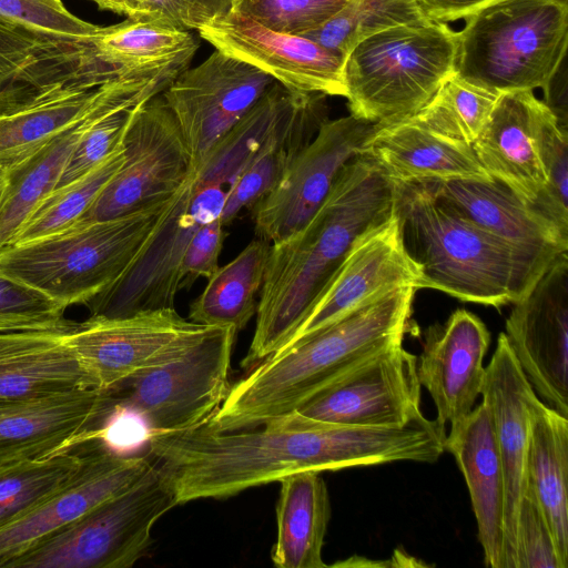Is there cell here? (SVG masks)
<instances>
[{"mask_svg": "<svg viewBox=\"0 0 568 568\" xmlns=\"http://www.w3.org/2000/svg\"><path fill=\"white\" fill-rule=\"evenodd\" d=\"M506 320V338L541 400L568 417V255L560 253Z\"/></svg>", "mask_w": 568, "mask_h": 568, "instance_id": "obj_15", "label": "cell"}, {"mask_svg": "<svg viewBox=\"0 0 568 568\" xmlns=\"http://www.w3.org/2000/svg\"><path fill=\"white\" fill-rule=\"evenodd\" d=\"M271 243L251 241L231 262L207 278L203 292L191 303L190 321L206 326L243 329L256 315Z\"/></svg>", "mask_w": 568, "mask_h": 568, "instance_id": "obj_34", "label": "cell"}, {"mask_svg": "<svg viewBox=\"0 0 568 568\" xmlns=\"http://www.w3.org/2000/svg\"><path fill=\"white\" fill-rule=\"evenodd\" d=\"M170 201L7 245L0 250V274L64 308L85 305L126 270Z\"/></svg>", "mask_w": 568, "mask_h": 568, "instance_id": "obj_6", "label": "cell"}, {"mask_svg": "<svg viewBox=\"0 0 568 568\" xmlns=\"http://www.w3.org/2000/svg\"><path fill=\"white\" fill-rule=\"evenodd\" d=\"M226 233L221 219L203 225L193 235L180 265V290L190 287L197 277L209 278L219 268Z\"/></svg>", "mask_w": 568, "mask_h": 568, "instance_id": "obj_46", "label": "cell"}, {"mask_svg": "<svg viewBox=\"0 0 568 568\" xmlns=\"http://www.w3.org/2000/svg\"><path fill=\"white\" fill-rule=\"evenodd\" d=\"M83 455L74 448L0 468V528L49 497L80 468Z\"/></svg>", "mask_w": 568, "mask_h": 568, "instance_id": "obj_39", "label": "cell"}, {"mask_svg": "<svg viewBox=\"0 0 568 568\" xmlns=\"http://www.w3.org/2000/svg\"><path fill=\"white\" fill-rule=\"evenodd\" d=\"M0 20L70 44L92 45L101 26L73 14L62 0H0Z\"/></svg>", "mask_w": 568, "mask_h": 568, "instance_id": "obj_40", "label": "cell"}, {"mask_svg": "<svg viewBox=\"0 0 568 568\" xmlns=\"http://www.w3.org/2000/svg\"><path fill=\"white\" fill-rule=\"evenodd\" d=\"M376 125L352 114L326 120L276 186L251 210L256 236L272 244L304 227L344 166L363 152Z\"/></svg>", "mask_w": 568, "mask_h": 568, "instance_id": "obj_14", "label": "cell"}, {"mask_svg": "<svg viewBox=\"0 0 568 568\" xmlns=\"http://www.w3.org/2000/svg\"><path fill=\"white\" fill-rule=\"evenodd\" d=\"M205 327L168 307L122 317L90 316L65 338L97 387L109 389L174 359Z\"/></svg>", "mask_w": 568, "mask_h": 568, "instance_id": "obj_13", "label": "cell"}, {"mask_svg": "<svg viewBox=\"0 0 568 568\" xmlns=\"http://www.w3.org/2000/svg\"><path fill=\"white\" fill-rule=\"evenodd\" d=\"M394 206L395 181L361 153L344 166L307 224L271 244L243 367L287 344L356 240L390 219Z\"/></svg>", "mask_w": 568, "mask_h": 568, "instance_id": "obj_2", "label": "cell"}, {"mask_svg": "<svg viewBox=\"0 0 568 568\" xmlns=\"http://www.w3.org/2000/svg\"><path fill=\"white\" fill-rule=\"evenodd\" d=\"M516 568H562L545 514L526 485L517 518Z\"/></svg>", "mask_w": 568, "mask_h": 568, "instance_id": "obj_44", "label": "cell"}, {"mask_svg": "<svg viewBox=\"0 0 568 568\" xmlns=\"http://www.w3.org/2000/svg\"><path fill=\"white\" fill-rule=\"evenodd\" d=\"M122 80L116 90L89 115L58 135L28 160L9 170L10 184L0 212V250L9 245L37 206L57 187L65 164L93 113L133 79Z\"/></svg>", "mask_w": 568, "mask_h": 568, "instance_id": "obj_35", "label": "cell"}, {"mask_svg": "<svg viewBox=\"0 0 568 568\" xmlns=\"http://www.w3.org/2000/svg\"><path fill=\"white\" fill-rule=\"evenodd\" d=\"M490 334L484 322L467 310H456L444 324L425 332L417 358V376L437 409V420L450 429L462 424L480 395L485 354Z\"/></svg>", "mask_w": 568, "mask_h": 568, "instance_id": "obj_22", "label": "cell"}, {"mask_svg": "<svg viewBox=\"0 0 568 568\" xmlns=\"http://www.w3.org/2000/svg\"><path fill=\"white\" fill-rule=\"evenodd\" d=\"M480 395L488 407L505 480V568H516L517 518L526 489L529 409L537 396L500 333L487 367Z\"/></svg>", "mask_w": 568, "mask_h": 568, "instance_id": "obj_21", "label": "cell"}, {"mask_svg": "<svg viewBox=\"0 0 568 568\" xmlns=\"http://www.w3.org/2000/svg\"><path fill=\"white\" fill-rule=\"evenodd\" d=\"M326 95L288 89L262 141L227 190L221 222L251 211L283 178L300 152L328 120Z\"/></svg>", "mask_w": 568, "mask_h": 568, "instance_id": "obj_24", "label": "cell"}, {"mask_svg": "<svg viewBox=\"0 0 568 568\" xmlns=\"http://www.w3.org/2000/svg\"><path fill=\"white\" fill-rule=\"evenodd\" d=\"M428 433L420 418L400 425L316 422L295 412L258 426L215 432L150 433L149 457L166 476L178 505L222 499L300 471L338 470L399 460L423 462Z\"/></svg>", "mask_w": 568, "mask_h": 568, "instance_id": "obj_1", "label": "cell"}, {"mask_svg": "<svg viewBox=\"0 0 568 568\" xmlns=\"http://www.w3.org/2000/svg\"><path fill=\"white\" fill-rule=\"evenodd\" d=\"M142 22L199 31L232 12L236 0H136Z\"/></svg>", "mask_w": 568, "mask_h": 568, "instance_id": "obj_45", "label": "cell"}, {"mask_svg": "<svg viewBox=\"0 0 568 568\" xmlns=\"http://www.w3.org/2000/svg\"><path fill=\"white\" fill-rule=\"evenodd\" d=\"M236 331L206 326L178 357L115 388L121 414L138 416L150 433L206 424L232 386L231 356Z\"/></svg>", "mask_w": 568, "mask_h": 568, "instance_id": "obj_10", "label": "cell"}, {"mask_svg": "<svg viewBox=\"0 0 568 568\" xmlns=\"http://www.w3.org/2000/svg\"><path fill=\"white\" fill-rule=\"evenodd\" d=\"M123 145L124 163L75 224L165 203L195 172L179 125L161 93L135 109Z\"/></svg>", "mask_w": 568, "mask_h": 568, "instance_id": "obj_11", "label": "cell"}, {"mask_svg": "<svg viewBox=\"0 0 568 568\" xmlns=\"http://www.w3.org/2000/svg\"><path fill=\"white\" fill-rule=\"evenodd\" d=\"M100 10L111 11L133 21H142V13L136 0H90Z\"/></svg>", "mask_w": 568, "mask_h": 568, "instance_id": "obj_48", "label": "cell"}, {"mask_svg": "<svg viewBox=\"0 0 568 568\" xmlns=\"http://www.w3.org/2000/svg\"><path fill=\"white\" fill-rule=\"evenodd\" d=\"M278 483L273 564L278 568L326 567L322 550L331 503L323 477L318 471H300Z\"/></svg>", "mask_w": 568, "mask_h": 568, "instance_id": "obj_32", "label": "cell"}, {"mask_svg": "<svg viewBox=\"0 0 568 568\" xmlns=\"http://www.w3.org/2000/svg\"><path fill=\"white\" fill-rule=\"evenodd\" d=\"M541 156L546 183L528 205L568 239V133L556 116L545 128Z\"/></svg>", "mask_w": 568, "mask_h": 568, "instance_id": "obj_41", "label": "cell"}, {"mask_svg": "<svg viewBox=\"0 0 568 568\" xmlns=\"http://www.w3.org/2000/svg\"><path fill=\"white\" fill-rule=\"evenodd\" d=\"M120 414L114 388L0 403V468L104 440Z\"/></svg>", "mask_w": 568, "mask_h": 568, "instance_id": "obj_16", "label": "cell"}, {"mask_svg": "<svg viewBox=\"0 0 568 568\" xmlns=\"http://www.w3.org/2000/svg\"><path fill=\"white\" fill-rule=\"evenodd\" d=\"M556 116L532 90L501 92L471 143L484 170L531 202L546 183L541 140L548 121Z\"/></svg>", "mask_w": 568, "mask_h": 568, "instance_id": "obj_23", "label": "cell"}, {"mask_svg": "<svg viewBox=\"0 0 568 568\" xmlns=\"http://www.w3.org/2000/svg\"><path fill=\"white\" fill-rule=\"evenodd\" d=\"M349 0H236L232 12L274 31L298 34L317 28Z\"/></svg>", "mask_w": 568, "mask_h": 568, "instance_id": "obj_43", "label": "cell"}, {"mask_svg": "<svg viewBox=\"0 0 568 568\" xmlns=\"http://www.w3.org/2000/svg\"><path fill=\"white\" fill-rule=\"evenodd\" d=\"M362 153L394 181L491 179L471 144L446 139L410 120L377 124Z\"/></svg>", "mask_w": 568, "mask_h": 568, "instance_id": "obj_30", "label": "cell"}, {"mask_svg": "<svg viewBox=\"0 0 568 568\" xmlns=\"http://www.w3.org/2000/svg\"><path fill=\"white\" fill-rule=\"evenodd\" d=\"M64 307L41 292L0 274V333L69 329Z\"/></svg>", "mask_w": 568, "mask_h": 568, "instance_id": "obj_42", "label": "cell"}, {"mask_svg": "<svg viewBox=\"0 0 568 568\" xmlns=\"http://www.w3.org/2000/svg\"><path fill=\"white\" fill-rule=\"evenodd\" d=\"M10 184L9 170L0 165V212L4 205Z\"/></svg>", "mask_w": 568, "mask_h": 568, "instance_id": "obj_49", "label": "cell"}, {"mask_svg": "<svg viewBox=\"0 0 568 568\" xmlns=\"http://www.w3.org/2000/svg\"><path fill=\"white\" fill-rule=\"evenodd\" d=\"M92 45L70 44L0 20V109L59 82L99 79Z\"/></svg>", "mask_w": 568, "mask_h": 568, "instance_id": "obj_28", "label": "cell"}, {"mask_svg": "<svg viewBox=\"0 0 568 568\" xmlns=\"http://www.w3.org/2000/svg\"><path fill=\"white\" fill-rule=\"evenodd\" d=\"M97 59L116 77L189 68L200 47L191 31L126 19L101 26L92 40Z\"/></svg>", "mask_w": 568, "mask_h": 568, "instance_id": "obj_33", "label": "cell"}, {"mask_svg": "<svg viewBox=\"0 0 568 568\" xmlns=\"http://www.w3.org/2000/svg\"><path fill=\"white\" fill-rule=\"evenodd\" d=\"M274 81L254 65L215 49L201 64L179 73L161 92L195 172Z\"/></svg>", "mask_w": 568, "mask_h": 568, "instance_id": "obj_12", "label": "cell"}, {"mask_svg": "<svg viewBox=\"0 0 568 568\" xmlns=\"http://www.w3.org/2000/svg\"><path fill=\"white\" fill-rule=\"evenodd\" d=\"M293 412L307 419L344 425L404 424L422 413L417 357L403 344L387 347Z\"/></svg>", "mask_w": 568, "mask_h": 568, "instance_id": "obj_17", "label": "cell"}, {"mask_svg": "<svg viewBox=\"0 0 568 568\" xmlns=\"http://www.w3.org/2000/svg\"><path fill=\"white\" fill-rule=\"evenodd\" d=\"M457 50L458 32L433 21L364 38L344 63L351 114L379 125L414 116L455 72Z\"/></svg>", "mask_w": 568, "mask_h": 568, "instance_id": "obj_5", "label": "cell"}, {"mask_svg": "<svg viewBox=\"0 0 568 568\" xmlns=\"http://www.w3.org/2000/svg\"><path fill=\"white\" fill-rule=\"evenodd\" d=\"M429 21L416 0H349L317 28L298 33L346 58L364 38L378 31Z\"/></svg>", "mask_w": 568, "mask_h": 568, "instance_id": "obj_36", "label": "cell"}, {"mask_svg": "<svg viewBox=\"0 0 568 568\" xmlns=\"http://www.w3.org/2000/svg\"><path fill=\"white\" fill-rule=\"evenodd\" d=\"M464 475L477 521L485 565L505 568V480L493 418L481 402L445 439Z\"/></svg>", "mask_w": 568, "mask_h": 568, "instance_id": "obj_27", "label": "cell"}, {"mask_svg": "<svg viewBox=\"0 0 568 568\" xmlns=\"http://www.w3.org/2000/svg\"><path fill=\"white\" fill-rule=\"evenodd\" d=\"M568 419L536 396L529 409L526 485L550 527L562 568L568 567Z\"/></svg>", "mask_w": 568, "mask_h": 568, "instance_id": "obj_31", "label": "cell"}, {"mask_svg": "<svg viewBox=\"0 0 568 568\" xmlns=\"http://www.w3.org/2000/svg\"><path fill=\"white\" fill-rule=\"evenodd\" d=\"M197 32L216 50L254 65L288 89L345 98V57L310 39L271 30L235 12Z\"/></svg>", "mask_w": 568, "mask_h": 568, "instance_id": "obj_19", "label": "cell"}, {"mask_svg": "<svg viewBox=\"0 0 568 568\" xmlns=\"http://www.w3.org/2000/svg\"><path fill=\"white\" fill-rule=\"evenodd\" d=\"M144 455L90 448L78 471L30 511L0 528V568L125 490L153 466Z\"/></svg>", "mask_w": 568, "mask_h": 568, "instance_id": "obj_18", "label": "cell"}, {"mask_svg": "<svg viewBox=\"0 0 568 568\" xmlns=\"http://www.w3.org/2000/svg\"><path fill=\"white\" fill-rule=\"evenodd\" d=\"M69 329L0 333V403L97 387L67 342Z\"/></svg>", "mask_w": 568, "mask_h": 568, "instance_id": "obj_29", "label": "cell"}, {"mask_svg": "<svg viewBox=\"0 0 568 568\" xmlns=\"http://www.w3.org/2000/svg\"><path fill=\"white\" fill-rule=\"evenodd\" d=\"M498 95L465 81L454 72L429 102L407 120L446 139L471 144L484 128Z\"/></svg>", "mask_w": 568, "mask_h": 568, "instance_id": "obj_38", "label": "cell"}, {"mask_svg": "<svg viewBox=\"0 0 568 568\" xmlns=\"http://www.w3.org/2000/svg\"><path fill=\"white\" fill-rule=\"evenodd\" d=\"M124 160L125 149L122 141L106 159L88 173L54 189L37 206L9 245L30 242L75 224L116 174Z\"/></svg>", "mask_w": 568, "mask_h": 568, "instance_id": "obj_37", "label": "cell"}, {"mask_svg": "<svg viewBox=\"0 0 568 568\" xmlns=\"http://www.w3.org/2000/svg\"><path fill=\"white\" fill-rule=\"evenodd\" d=\"M419 281V267L405 250L394 206L390 219L356 240L284 347L317 333L351 311L396 288L418 290Z\"/></svg>", "mask_w": 568, "mask_h": 568, "instance_id": "obj_20", "label": "cell"}, {"mask_svg": "<svg viewBox=\"0 0 568 568\" xmlns=\"http://www.w3.org/2000/svg\"><path fill=\"white\" fill-rule=\"evenodd\" d=\"M416 291L396 288L254 365L204 425L233 432L290 414L363 361L403 344Z\"/></svg>", "mask_w": 568, "mask_h": 568, "instance_id": "obj_3", "label": "cell"}, {"mask_svg": "<svg viewBox=\"0 0 568 568\" xmlns=\"http://www.w3.org/2000/svg\"><path fill=\"white\" fill-rule=\"evenodd\" d=\"M403 244L419 288L500 307L520 300L557 257L499 240L436 199L420 182L395 181Z\"/></svg>", "mask_w": 568, "mask_h": 568, "instance_id": "obj_4", "label": "cell"}, {"mask_svg": "<svg viewBox=\"0 0 568 568\" xmlns=\"http://www.w3.org/2000/svg\"><path fill=\"white\" fill-rule=\"evenodd\" d=\"M175 506L171 484L154 462L132 486L13 558L4 568L132 567L149 555L154 524Z\"/></svg>", "mask_w": 568, "mask_h": 568, "instance_id": "obj_8", "label": "cell"}, {"mask_svg": "<svg viewBox=\"0 0 568 568\" xmlns=\"http://www.w3.org/2000/svg\"><path fill=\"white\" fill-rule=\"evenodd\" d=\"M126 77L104 83L94 79L59 82L1 108L0 165L10 170L31 158L89 115Z\"/></svg>", "mask_w": 568, "mask_h": 568, "instance_id": "obj_25", "label": "cell"}, {"mask_svg": "<svg viewBox=\"0 0 568 568\" xmlns=\"http://www.w3.org/2000/svg\"><path fill=\"white\" fill-rule=\"evenodd\" d=\"M416 182L464 219L501 241L549 257L568 251V239L497 180L428 179Z\"/></svg>", "mask_w": 568, "mask_h": 568, "instance_id": "obj_26", "label": "cell"}, {"mask_svg": "<svg viewBox=\"0 0 568 568\" xmlns=\"http://www.w3.org/2000/svg\"><path fill=\"white\" fill-rule=\"evenodd\" d=\"M227 187L193 172L175 193L121 276L85 305L94 317L174 307L180 265L193 235L221 219Z\"/></svg>", "mask_w": 568, "mask_h": 568, "instance_id": "obj_9", "label": "cell"}, {"mask_svg": "<svg viewBox=\"0 0 568 568\" xmlns=\"http://www.w3.org/2000/svg\"><path fill=\"white\" fill-rule=\"evenodd\" d=\"M497 0H416L423 14L433 22L467 19Z\"/></svg>", "mask_w": 568, "mask_h": 568, "instance_id": "obj_47", "label": "cell"}, {"mask_svg": "<svg viewBox=\"0 0 568 568\" xmlns=\"http://www.w3.org/2000/svg\"><path fill=\"white\" fill-rule=\"evenodd\" d=\"M465 20L458 77L497 94L547 91L567 51V0H497Z\"/></svg>", "mask_w": 568, "mask_h": 568, "instance_id": "obj_7", "label": "cell"}]
</instances>
